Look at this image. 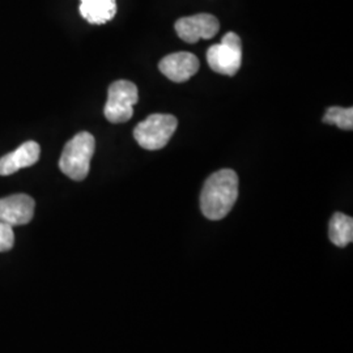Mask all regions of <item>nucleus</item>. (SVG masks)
Listing matches in <instances>:
<instances>
[{
	"label": "nucleus",
	"mask_w": 353,
	"mask_h": 353,
	"mask_svg": "<svg viewBox=\"0 0 353 353\" xmlns=\"http://www.w3.org/2000/svg\"><path fill=\"white\" fill-rule=\"evenodd\" d=\"M176 126L178 121L174 115L152 114L135 127L134 138L141 148L148 151H157L164 148L169 143Z\"/></svg>",
	"instance_id": "nucleus-3"
},
{
	"label": "nucleus",
	"mask_w": 353,
	"mask_h": 353,
	"mask_svg": "<svg viewBox=\"0 0 353 353\" xmlns=\"http://www.w3.org/2000/svg\"><path fill=\"white\" fill-rule=\"evenodd\" d=\"M34 207V201L26 194L0 199V221L11 227L26 225L33 219Z\"/></svg>",
	"instance_id": "nucleus-7"
},
{
	"label": "nucleus",
	"mask_w": 353,
	"mask_h": 353,
	"mask_svg": "<svg viewBox=\"0 0 353 353\" xmlns=\"http://www.w3.org/2000/svg\"><path fill=\"white\" fill-rule=\"evenodd\" d=\"M14 234L11 225L0 221V252H8L13 248Z\"/></svg>",
	"instance_id": "nucleus-13"
},
{
	"label": "nucleus",
	"mask_w": 353,
	"mask_h": 353,
	"mask_svg": "<svg viewBox=\"0 0 353 353\" xmlns=\"http://www.w3.org/2000/svg\"><path fill=\"white\" fill-rule=\"evenodd\" d=\"M220 30L219 20L210 13H199L182 17L176 23L178 37L188 43H196L199 39L214 37Z\"/></svg>",
	"instance_id": "nucleus-6"
},
{
	"label": "nucleus",
	"mask_w": 353,
	"mask_h": 353,
	"mask_svg": "<svg viewBox=\"0 0 353 353\" xmlns=\"http://www.w3.org/2000/svg\"><path fill=\"white\" fill-rule=\"evenodd\" d=\"M138 101L139 93L137 85L127 80H118L109 88L103 114L112 123H125L132 118L134 105Z\"/></svg>",
	"instance_id": "nucleus-4"
},
{
	"label": "nucleus",
	"mask_w": 353,
	"mask_h": 353,
	"mask_svg": "<svg viewBox=\"0 0 353 353\" xmlns=\"http://www.w3.org/2000/svg\"><path fill=\"white\" fill-rule=\"evenodd\" d=\"M323 122L327 125H335L345 131H351L353 128V109L339 106L330 108L323 117Z\"/></svg>",
	"instance_id": "nucleus-12"
},
{
	"label": "nucleus",
	"mask_w": 353,
	"mask_h": 353,
	"mask_svg": "<svg viewBox=\"0 0 353 353\" xmlns=\"http://www.w3.org/2000/svg\"><path fill=\"white\" fill-rule=\"evenodd\" d=\"M239 176L232 169H223L207 178L201 194V210L210 220L227 216L239 198Z\"/></svg>",
	"instance_id": "nucleus-1"
},
{
	"label": "nucleus",
	"mask_w": 353,
	"mask_h": 353,
	"mask_svg": "<svg viewBox=\"0 0 353 353\" xmlns=\"http://www.w3.org/2000/svg\"><path fill=\"white\" fill-rule=\"evenodd\" d=\"M199 59L191 52H174L166 55L159 64L160 71L174 83L188 81L199 71Z\"/></svg>",
	"instance_id": "nucleus-8"
},
{
	"label": "nucleus",
	"mask_w": 353,
	"mask_h": 353,
	"mask_svg": "<svg viewBox=\"0 0 353 353\" xmlns=\"http://www.w3.org/2000/svg\"><path fill=\"white\" fill-rule=\"evenodd\" d=\"M330 241L338 246L345 248L353 241V219L351 216L336 212L330 220L328 227Z\"/></svg>",
	"instance_id": "nucleus-11"
},
{
	"label": "nucleus",
	"mask_w": 353,
	"mask_h": 353,
	"mask_svg": "<svg viewBox=\"0 0 353 353\" xmlns=\"http://www.w3.org/2000/svg\"><path fill=\"white\" fill-rule=\"evenodd\" d=\"M41 148L36 141H26L17 150L0 159V176H11L20 169L36 164Z\"/></svg>",
	"instance_id": "nucleus-9"
},
{
	"label": "nucleus",
	"mask_w": 353,
	"mask_h": 353,
	"mask_svg": "<svg viewBox=\"0 0 353 353\" xmlns=\"http://www.w3.org/2000/svg\"><path fill=\"white\" fill-rule=\"evenodd\" d=\"M80 13L93 26H102L113 20L117 13L115 0H80Z\"/></svg>",
	"instance_id": "nucleus-10"
},
{
	"label": "nucleus",
	"mask_w": 353,
	"mask_h": 353,
	"mask_svg": "<svg viewBox=\"0 0 353 353\" xmlns=\"http://www.w3.org/2000/svg\"><path fill=\"white\" fill-rule=\"evenodd\" d=\"M94 137L87 131L79 132L65 144L59 160V169L63 174L74 181L85 179L88 176L90 160L94 154Z\"/></svg>",
	"instance_id": "nucleus-2"
},
{
	"label": "nucleus",
	"mask_w": 353,
	"mask_h": 353,
	"mask_svg": "<svg viewBox=\"0 0 353 353\" xmlns=\"http://www.w3.org/2000/svg\"><path fill=\"white\" fill-rule=\"evenodd\" d=\"M207 62L217 74L236 75L242 63V42L239 34L229 32L220 43L211 46L207 51Z\"/></svg>",
	"instance_id": "nucleus-5"
}]
</instances>
